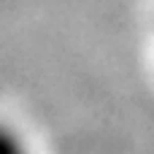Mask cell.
Here are the masks:
<instances>
[{"mask_svg":"<svg viewBox=\"0 0 154 154\" xmlns=\"http://www.w3.org/2000/svg\"><path fill=\"white\" fill-rule=\"evenodd\" d=\"M0 154H35V149L16 125L0 119Z\"/></svg>","mask_w":154,"mask_h":154,"instance_id":"6da1fadb","label":"cell"}]
</instances>
